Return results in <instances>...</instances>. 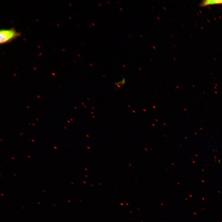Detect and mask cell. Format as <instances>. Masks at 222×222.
Instances as JSON below:
<instances>
[{"label": "cell", "instance_id": "cell-1", "mask_svg": "<svg viewBox=\"0 0 222 222\" xmlns=\"http://www.w3.org/2000/svg\"><path fill=\"white\" fill-rule=\"evenodd\" d=\"M20 35L15 29H2L0 31V43L1 44L7 43L16 38Z\"/></svg>", "mask_w": 222, "mask_h": 222}, {"label": "cell", "instance_id": "cell-2", "mask_svg": "<svg viewBox=\"0 0 222 222\" xmlns=\"http://www.w3.org/2000/svg\"><path fill=\"white\" fill-rule=\"evenodd\" d=\"M220 4H222V0H204L201 3L200 6L204 7L209 5Z\"/></svg>", "mask_w": 222, "mask_h": 222}]
</instances>
